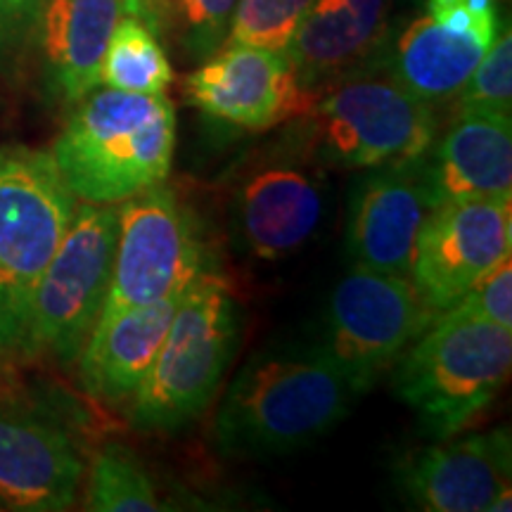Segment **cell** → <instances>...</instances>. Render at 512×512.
Instances as JSON below:
<instances>
[{
    "mask_svg": "<svg viewBox=\"0 0 512 512\" xmlns=\"http://www.w3.org/2000/svg\"><path fill=\"white\" fill-rule=\"evenodd\" d=\"M439 320H486L512 330V261L510 254L486 271L475 285L446 309ZM434 318V320H437Z\"/></svg>",
    "mask_w": 512,
    "mask_h": 512,
    "instance_id": "obj_27",
    "label": "cell"
},
{
    "mask_svg": "<svg viewBox=\"0 0 512 512\" xmlns=\"http://www.w3.org/2000/svg\"><path fill=\"white\" fill-rule=\"evenodd\" d=\"M313 0H238L223 46L287 53Z\"/></svg>",
    "mask_w": 512,
    "mask_h": 512,
    "instance_id": "obj_23",
    "label": "cell"
},
{
    "mask_svg": "<svg viewBox=\"0 0 512 512\" xmlns=\"http://www.w3.org/2000/svg\"><path fill=\"white\" fill-rule=\"evenodd\" d=\"M294 121L306 157L337 171L418 159L439 133L434 107L377 69L332 83Z\"/></svg>",
    "mask_w": 512,
    "mask_h": 512,
    "instance_id": "obj_5",
    "label": "cell"
},
{
    "mask_svg": "<svg viewBox=\"0 0 512 512\" xmlns=\"http://www.w3.org/2000/svg\"><path fill=\"white\" fill-rule=\"evenodd\" d=\"M392 10L394 0H313L285 53L304 91L316 98L332 83L373 67Z\"/></svg>",
    "mask_w": 512,
    "mask_h": 512,
    "instance_id": "obj_17",
    "label": "cell"
},
{
    "mask_svg": "<svg viewBox=\"0 0 512 512\" xmlns=\"http://www.w3.org/2000/svg\"><path fill=\"white\" fill-rule=\"evenodd\" d=\"M48 0H0V76L19 81L34 62L36 36Z\"/></svg>",
    "mask_w": 512,
    "mask_h": 512,
    "instance_id": "obj_26",
    "label": "cell"
},
{
    "mask_svg": "<svg viewBox=\"0 0 512 512\" xmlns=\"http://www.w3.org/2000/svg\"><path fill=\"white\" fill-rule=\"evenodd\" d=\"M437 207L425 155L366 169L349 192L347 254L351 264L411 278L415 247Z\"/></svg>",
    "mask_w": 512,
    "mask_h": 512,
    "instance_id": "obj_14",
    "label": "cell"
},
{
    "mask_svg": "<svg viewBox=\"0 0 512 512\" xmlns=\"http://www.w3.org/2000/svg\"><path fill=\"white\" fill-rule=\"evenodd\" d=\"M512 368V330L486 320H434L396 358L392 389L422 432L451 439L494 403Z\"/></svg>",
    "mask_w": 512,
    "mask_h": 512,
    "instance_id": "obj_4",
    "label": "cell"
},
{
    "mask_svg": "<svg viewBox=\"0 0 512 512\" xmlns=\"http://www.w3.org/2000/svg\"><path fill=\"white\" fill-rule=\"evenodd\" d=\"M512 107V34L505 22L494 46L486 50L482 62L456 95V110H496Z\"/></svg>",
    "mask_w": 512,
    "mask_h": 512,
    "instance_id": "obj_25",
    "label": "cell"
},
{
    "mask_svg": "<svg viewBox=\"0 0 512 512\" xmlns=\"http://www.w3.org/2000/svg\"><path fill=\"white\" fill-rule=\"evenodd\" d=\"M79 427L48 403L0 399V510L74 508L86 477Z\"/></svg>",
    "mask_w": 512,
    "mask_h": 512,
    "instance_id": "obj_11",
    "label": "cell"
},
{
    "mask_svg": "<svg viewBox=\"0 0 512 512\" xmlns=\"http://www.w3.org/2000/svg\"><path fill=\"white\" fill-rule=\"evenodd\" d=\"M503 29L498 0H425L401 27H389L373 67L437 107L456 100Z\"/></svg>",
    "mask_w": 512,
    "mask_h": 512,
    "instance_id": "obj_10",
    "label": "cell"
},
{
    "mask_svg": "<svg viewBox=\"0 0 512 512\" xmlns=\"http://www.w3.org/2000/svg\"><path fill=\"white\" fill-rule=\"evenodd\" d=\"M117 252L100 318L162 302L211 271L195 219L169 185L117 204Z\"/></svg>",
    "mask_w": 512,
    "mask_h": 512,
    "instance_id": "obj_8",
    "label": "cell"
},
{
    "mask_svg": "<svg viewBox=\"0 0 512 512\" xmlns=\"http://www.w3.org/2000/svg\"><path fill=\"white\" fill-rule=\"evenodd\" d=\"M510 249L512 197L439 202L420 230L411 280L437 318Z\"/></svg>",
    "mask_w": 512,
    "mask_h": 512,
    "instance_id": "obj_12",
    "label": "cell"
},
{
    "mask_svg": "<svg viewBox=\"0 0 512 512\" xmlns=\"http://www.w3.org/2000/svg\"><path fill=\"white\" fill-rule=\"evenodd\" d=\"M434 200H510L512 121L508 112L456 110L425 152Z\"/></svg>",
    "mask_w": 512,
    "mask_h": 512,
    "instance_id": "obj_19",
    "label": "cell"
},
{
    "mask_svg": "<svg viewBox=\"0 0 512 512\" xmlns=\"http://www.w3.org/2000/svg\"><path fill=\"white\" fill-rule=\"evenodd\" d=\"M512 444L508 430L477 432L456 441L437 439L406 453L394 482L411 508L425 512H491L510 489Z\"/></svg>",
    "mask_w": 512,
    "mask_h": 512,
    "instance_id": "obj_15",
    "label": "cell"
},
{
    "mask_svg": "<svg viewBox=\"0 0 512 512\" xmlns=\"http://www.w3.org/2000/svg\"><path fill=\"white\" fill-rule=\"evenodd\" d=\"M117 204L76 202L72 223L38 280L17 361L76 366L110 290Z\"/></svg>",
    "mask_w": 512,
    "mask_h": 512,
    "instance_id": "obj_7",
    "label": "cell"
},
{
    "mask_svg": "<svg viewBox=\"0 0 512 512\" xmlns=\"http://www.w3.org/2000/svg\"><path fill=\"white\" fill-rule=\"evenodd\" d=\"M176 107L164 93L95 88L69 107L53 155L76 200L119 204L171 174Z\"/></svg>",
    "mask_w": 512,
    "mask_h": 512,
    "instance_id": "obj_2",
    "label": "cell"
},
{
    "mask_svg": "<svg viewBox=\"0 0 512 512\" xmlns=\"http://www.w3.org/2000/svg\"><path fill=\"white\" fill-rule=\"evenodd\" d=\"M358 396L320 344L266 349L230 382L214 420L216 448L230 458L302 451L335 430Z\"/></svg>",
    "mask_w": 512,
    "mask_h": 512,
    "instance_id": "obj_1",
    "label": "cell"
},
{
    "mask_svg": "<svg viewBox=\"0 0 512 512\" xmlns=\"http://www.w3.org/2000/svg\"><path fill=\"white\" fill-rule=\"evenodd\" d=\"M176 0H126V15L138 17L155 34L169 36Z\"/></svg>",
    "mask_w": 512,
    "mask_h": 512,
    "instance_id": "obj_28",
    "label": "cell"
},
{
    "mask_svg": "<svg viewBox=\"0 0 512 512\" xmlns=\"http://www.w3.org/2000/svg\"><path fill=\"white\" fill-rule=\"evenodd\" d=\"M323 219V192L294 159H268L240 178L235 228L247 252L264 261L297 254Z\"/></svg>",
    "mask_w": 512,
    "mask_h": 512,
    "instance_id": "obj_16",
    "label": "cell"
},
{
    "mask_svg": "<svg viewBox=\"0 0 512 512\" xmlns=\"http://www.w3.org/2000/svg\"><path fill=\"white\" fill-rule=\"evenodd\" d=\"M124 15L126 0H48L34 60L50 102L69 110L100 86L102 57Z\"/></svg>",
    "mask_w": 512,
    "mask_h": 512,
    "instance_id": "obj_18",
    "label": "cell"
},
{
    "mask_svg": "<svg viewBox=\"0 0 512 512\" xmlns=\"http://www.w3.org/2000/svg\"><path fill=\"white\" fill-rule=\"evenodd\" d=\"M432 323L411 278L351 266L330 294L320 349L366 394Z\"/></svg>",
    "mask_w": 512,
    "mask_h": 512,
    "instance_id": "obj_9",
    "label": "cell"
},
{
    "mask_svg": "<svg viewBox=\"0 0 512 512\" xmlns=\"http://www.w3.org/2000/svg\"><path fill=\"white\" fill-rule=\"evenodd\" d=\"M238 0H176L169 36L192 60H207L226 41Z\"/></svg>",
    "mask_w": 512,
    "mask_h": 512,
    "instance_id": "obj_24",
    "label": "cell"
},
{
    "mask_svg": "<svg viewBox=\"0 0 512 512\" xmlns=\"http://www.w3.org/2000/svg\"><path fill=\"white\" fill-rule=\"evenodd\" d=\"M183 88L190 105L209 119L252 133L302 117L313 102L290 57L247 46H221L185 76Z\"/></svg>",
    "mask_w": 512,
    "mask_h": 512,
    "instance_id": "obj_13",
    "label": "cell"
},
{
    "mask_svg": "<svg viewBox=\"0 0 512 512\" xmlns=\"http://www.w3.org/2000/svg\"><path fill=\"white\" fill-rule=\"evenodd\" d=\"M242 339V313L219 273H202L185 290L162 347L128 401L140 432L171 434L214 403Z\"/></svg>",
    "mask_w": 512,
    "mask_h": 512,
    "instance_id": "obj_3",
    "label": "cell"
},
{
    "mask_svg": "<svg viewBox=\"0 0 512 512\" xmlns=\"http://www.w3.org/2000/svg\"><path fill=\"white\" fill-rule=\"evenodd\" d=\"M185 292L98 320L76 368L83 392L110 406L128 403L162 347Z\"/></svg>",
    "mask_w": 512,
    "mask_h": 512,
    "instance_id": "obj_20",
    "label": "cell"
},
{
    "mask_svg": "<svg viewBox=\"0 0 512 512\" xmlns=\"http://www.w3.org/2000/svg\"><path fill=\"white\" fill-rule=\"evenodd\" d=\"M76 197L53 155L0 147V356L17 361L38 280L72 223Z\"/></svg>",
    "mask_w": 512,
    "mask_h": 512,
    "instance_id": "obj_6",
    "label": "cell"
},
{
    "mask_svg": "<svg viewBox=\"0 0 512 512\" xmlns=\"http://www.w3.org/2000/svg\"><path fill=\"white\" fill-rule=\"evenodd\" d=\"M86 510L93 512H159L162 501L143 460L119 441L98 446L86 467Z\"/></svg>",
    "mask_w": 512,
    "mask_h": 512,
    "instance_id": "obj_22",
    "label": "cell"
},
{
    "mask_svg": "<svg viewBox=\"0 0 512 512\" xmlns=\"http://www.w3.org/2000/svg\"><path fill=\"white\" fill-rule=\"evenodd\" d=\"M174 83V67L159 36L140 22L124 15L112 31L100 67V86L126 93L159 95Z\"/></svg>",
    "mask_w": 512,
    "mask_h": 512,
    "instance_id": "obj_21",
    "label": "cell"
}]
</instances>
